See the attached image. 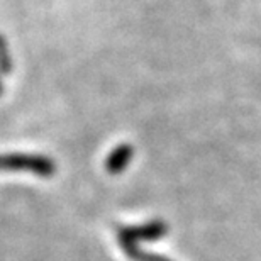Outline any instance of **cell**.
<instances>
[{"instance_id":"cell-5","label":"cell","mask_w":261,"mask_h":261,"mask_svg":"<svg viewBox=\"0 0 261 261\" xmlns=\"http://www.w3.org/2000/svg\"><path fill=\"white\" fill-rule=\"evenodd\" d=\"M14 68V60H12V55L9 51V46H7V41L2 34H0V73L2 75H7V73L12 71Z\"/></svg>"},{"instance_id":"cell-6","label":"cell","mask_w":261,"mask_h":261,"mask_svg":"<svg viewBox=\"0 0 261 261\" xmlns=\"http://www.w3.org/2000/svg\"><path fill=\"white\" fill-rule=\"evenodd\" d=\"M2 92H4V87H2V80H0V95H2Z\"/></svg>"},{"instance_id":"cell-3","label":"cell","mask_w":261,"mask_h":261,"mask_svg":"<svg viewBox=\"0 0 261 261\" xmlns=\"http://www.w3.org/2000/svg\"><path fill=\"white\" fill-rule=\"evenodd\" d=\"M134 154V149L133 146L124 143V144H119L116 148L112 149V153L107 156L106 160V170L109 171L111 175H117L121 173L127 168L130 158Z\"/></svg>"},{"instance_id":"cell-1","label":"cell","mask_w":261,"mask_h":261,"mask_svg":"<svg viewBox=\"0 0 261 261\" xmlns=\"http://www.w3.org/2000/svg\"><path fill=\"white\" fill-rule=\"evenodd\" d=\"M0 171H31L43 178H49L55 175L56 163L43 154L5 153L0 154Z\"/></svg>"},{"instance_id":"cell-2","label":"cell","mask_w":261,"mask_h":261,"mask_svg":"<svg viewBox=\"0 0 261 261\" xmlns=\"http://www.w3.org/2000/svg\"><path fill=\"white\" fill-rule=\"evenodd\" d=\"M168 232V226L163 221H151L141 226H129L121 227L117 231L119 244L121 243H134L139 244L141 241H154V239H161Z\"/></svg>"},{"instance_id":"cell-4","label":"cell","mask_w":261,"mask_h":261,"mask_svg":"<svg viewBox=\"0 0 261 261\" xmlns=\"http://www.w3.org/2000/svg\"><path fill=\"white\" fill-rule=\"evenodd\" d=\"M121 248L129 256V259H133V261H171L170 258L161 256V254L144 251V249L139 248V244H134V243H121Z\"/></svg>"}]
</instances>
